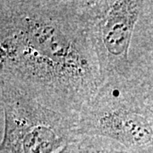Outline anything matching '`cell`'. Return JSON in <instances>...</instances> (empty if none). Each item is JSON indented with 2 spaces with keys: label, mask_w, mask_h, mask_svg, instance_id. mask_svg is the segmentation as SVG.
I'll use <instances>...</instances> for the list:
<instances>
[{
  "label": "cell",
  "mask_w": 153,
  "mask_h": 153,
  "mask_svg": "<svg viewBox=\"0 0 153 153\" xmlns=\"http://www.w3.org/2000/svg\"><path fill=\"white\" fill-rule=\"evenodd\" d=\"M103 82L81 0H1V87L77 122Z\"/></svg>",
  "instance_id": "cell-1"
},
{
  "label": "cell",
  "mask_w": 153,
  "mask_h": 153,
  "mask_svg": "<svg viewBox=\"0 0 153 153\" xmlns=\"http://www.w3.org/2000/svg\"><path fill=\"white\" fill-rule=\"evenodd\" d=\"M76 126L79 137L106 138L134 153H153V108L130 78L105 80Z\"/></svg>",
  "instance_id": "cell-2"
},
{
  "label": "cell",
  "mask_w": 153,
  "mask_h": 153,
  "mask_svg": "<svg viewBox=\"0 0 153 153\" xmlns=\"http://www.w3.org/2000/svg\"><path fill=\"white\" fill-rule=\"evenodd\" d=\"M4 131L0 153H57L79 140L76 121L18 90L0 86Z\"/></svg>",
  "instance_id": "cell-3"
},
{
  "label": "cell",
  "mask_w": 153,
  "mask_h": 153,
  "mask_svg": "<svg viewBox=\"0 0 153 153\" xmlns=\"http://www.w3.org/2000/svg\"><path fill=\"white\" fill-rule=\"evenodd\" d=\"M103 81L129 77V53L142 0H81Z\"/></svg>",
  "instance_id": "cell-4"
},
{
  "label": "cell",
  "mask_w": 153,
  "mask_h": 153,
  "mask_svg": "<svg viewBox=\"0 0 153 153\" xmlns=\"http://www.w3.org/2000/svg\"><path fill=\"white\" fill-rule=\"evenodd\" d=\"M129 77L153 108V0L144 1L129 53Z\"/></svg>",
  "instance_id": "cell-5"
},
{
  "label": "cell",
  "mask_w": 153,
  "mask_h": 153,
  "mask_svg": "<svg viewBox=\"0 0 153 153\" xmlns=\"http://www.w3.org/2000/svg\"><path fill=\"white\" fill-rule=\"evenodd\" d=\"M76 146L77 153H134L119 143L102 137L81 136Z\"/></svg>",
  "instance_id": "cell-6"
},
{
  "label": "cell",
  "mask_w": 153,
  "mask_h": 153,
  "mask_svg": "<svg viewBox=\"0 0 153 153\" xmlns=\"http://www.w3.org/2000/svg\"><path fill=\"white\" fill-rule=\"evenodd\" d=\"M57 153H77V146L76 143L71 144L69 146H67L65 148H63L62 150H60V152Z\"/></svg>",
  "instance_id": "cell-7"
}]
</instances>
